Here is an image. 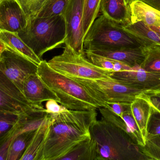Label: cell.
I'll list each match as a JSON object with an SVG mask.
<instances>
[{
    "label": "cell",
    "instance_id": "obj_1",
    "mask_svg": "<svg viewBox=\"0 0 160 160\" xmlns=\"http://www.w3.org/2000/svg\"><path fill=\"white\" fill-rule=\"evenodd\" d=\"M51 114L49 131L43 160H60L80 142L90 137V130L97 120L96 110H67Z\"/></svg>",
    "mask_w": 160,
    "mask_h": 160
},
{
    "label": "cell",
    "instance_id": "obj_2",
    "mask_svg": "<svg viewBox=\"0 0 160 160\" xmlns=\"http://www.w3.org/2000/svg\"><path fill=\"white\" fill-rule=\"evenodd\" d=\"M90 133L97 144L98 160H146L128 133L103 118L93 123Z\"/></svg>",
    "mask_w": 160,
    "mask_h": 160
},
{
    "label": "cell",
    "instance_id": "obj_3",
    "mask_svg": "<svg viewBox=\"0 0 160 160\" xmlns=\"http://www.w3.org/2000/svg\"><path fill=\"white\" fill-rule=\"evenodd\" d=\"M38 75L59 99V103L70 111H89L101 108L78 81L52 68L46 60L38 66Z\"/></svg>",
    "mask_w": 160,
    "mask_h": 160
},
{
    "label": "cell",
    "instance_id": "obj_4",
    "mask_svg": "<svg viewBox=\"0 0 160 160\" xmlns=\"http://www.w3.org/2000/svg\"><path fill=\"white\" fill-rule=\"evenodd\" d=\"M18 34L41 59L47 52L65 44L66 29L64 18L62 15L37 17L28 22Z\"/></svg>",
    "mask_w": 160,
    "mask_h": 160
},
{
    "label": "cell",
    "instance_id": "obj_5",
    "mask_svg": "<svg viewBox=\"0 0 160 160\" xmlns=\"http://www.w3.org/2000/svg\"><path fill=\"white\" fill-rule=\"evenodd\" d=\"M145 45L144 41L126 31L122 25L102 14L94 21L83 41L85 50L139 48Z\"/></svg>",
    "mask_w": 160,
    "mask_h": 160
},
{
    "label": "cell",
    "instance_id": "obj_6",
    "mask_svg": "<svg viewBox=\"0 0 160 160\" xmlns=\"http://www.w3.org/2000/svg\"><path fill=\"white\" fill-rule=\"evenodd\" d=\"M61 54L54 56L48 62L49 65L56 71L72 78L89 80L111 79L112 72L93 65L85 54L75 51L65 45Z\"/></svg>",
    "mask_w": 160,
    "mask_h": 160
},
{
    "label": "cell",
    "instance_id": "obj_7",
    "mask_svg": "<svg viewBox=\"0 0 160 160\" xmlns=\"http://www.w3.org/2000/svg\"><path fill=\"white\" fill-rule=\"evenodd\" d=\"M81 83L101 107L107 103L131 104L143 92L132 88L114 79L89 80L73 78Z\"/></svg>",
    "mask_w": 160,
    "mask_h": 160
},
{
    "label": "cell",
    "instance_id": "obj_8",
    "mask_svg": "<svg viewBox=\"0 0 160 160\" xmlns=\"http://www.w3.org/2000/svg\"><path fill=\"white\" fill-rule=\"evenodd\" d=\"M0 111L29 117L46 116L48 114L42 104H34L28 101L17 85L1 70Z\"/></svg>",
    "mask_w": 160,
    "mask_h": 160
},
{
    "label": "cell",
    "instance_id": "obj_9",
    "mask_svg": "<svg viewBox=\"0 0 160 160\" xmlns=\"http://www.w3.org/2000/svg\"><path fill=\"white\" fill-rule=\"evenodd\" d=\"M83 8L84 0H69L62 15L66 29L65 45L70 46L78 53L85 54L83 28Z\"/></svg>",
    "mask_w": 160,
    "mask_h": 160
},
{
    "label": "cell",
    "instance_id": "obj_10",
    "mask_svg": "<svg viewBox=\"0 0 160 160\" xmlns=\"http://www.w3.org/2000/svg\"><path fill=\"white\" fill-rule=\"evenodd\" d=\"M38 66L31 60L8 49L0 57V70L22 93L24 80L30 75L37 73Z\"/></svg>",
    "mask_w": 160,
    "mask_h": 160
},
{
    "label": "cell",
    "instance_id": "obj_11",
    "mask_svg": "<svg viewBox=\"0 0 160 160\" xmlns=\"http://www.w3.org/2000/svg\"><path fill=\"white\" fill-rule=\"evenodd\" d=\"M111 77L142 92H160V72L146 71L139 68L112 72Z\"/></svg>",
    "mask_w": 160,
    "mask_h": 160
},
{
    "label": "cell",
    "instance_id": "obj_12",
    "mask_svg": "<svg viewBox=\"0 0 160 160\" xmlns=\"http://www.w3.org/2000/svg\"><path fill=\"white\" fill-rule=\"evenodd\" d=\"M27 22L17 0H0V30L18 33L26 27Z\"/></svg>",
    "mask_w": 160,
    "mask_h": 160
},
{
    "label": "cell",
    "instance_id": "obj_13",
    "mask_svg": "<svg viewBox=\"0 0 160 160\" xmlns=\"http://www.w3.org/2000/svg\"><path fill=\"white\" fill-rule=\"evenodd\" d=\"M22 93L28 101L34 104L40 105L50 100H54L59 103L58 97L37 73L30 75L24 80Z\"/></svg>",
    "mask_w": 160,
    "mask_h": 160
},
{
    "label": "cell",
    "instance_id": "obj_14",
    "mask_svg": "<svg viewBox=\"0 0 160 160\" xmlns=\"http://www.w3.org/2000/svg\"><path fill=\"white\" fill-rule=\"evenodd\" d=\"M142 48L85 50L122 62L132 69H137L140 68L144 60Z\"/></svg>",
    "mask_w": 160,
    "mask_h": 160
},
{
    "label": "cell",
    "instance_id": "obj_15",
    "mask_svg": "<svg viewBox=\"0 0 160 160\" xmlns=\"http://www.w3.org/2000/svg\"><path fill=\"white\" fill-rule=\"evenodd\" d=\"M51 114L36 130L32 140L20 160H43V151L49 131Z\"/></svg>",
    "mask_w": 160,
    "mask_h": 160
},
{
    "label": "cell",
    "instance_id": "obj_16",
    "mask_svg": "<svg viewBox=\"0 0 160 160\" xmlns=\"http://www.w3.org/2000/svg\"><path fill=\"white\" fill-rule=\"evenodd\" d=\"M100 12L121 25L131 23L129 5L127 4L125 0H101Z\"/></svg>",
    "mask_w": 160,
    "mask_h": 160
},
{
    "label": "cell",
    "instance_id": "obj_17",
    "mask_svg": "<svg viewBox=\"0 0 160 160\" xmlns=\"http://www.w3.org/2000/svg\"><path fill=\"white\" fill-rule=\"evenodd\" d=\"M131 23L142 21L148 26H160V11L139 0L129 4Z\"/></svg>",
    "mask_w": 160,
    "mask_h": 160
},
{
    "label": "cell",
    "instance_id": "obj_18",
    "mask_svg": "<svg viewBox=\"0 0 160 160\" xmlns=\"http://www.w3.org/2000/svg\"><path fill=\"white\" fill-rule=\"evenodd\" d=\"M0 40L6 45L7 49L22 55L38 65L42 61L19 36L18 33L0 30Z\"/></svg>",
    "mask_w": 160,
    "mask_h": 160
},
{
    "label": "cell",
    "instance_id": "obj_19",
    "mask_svg": "<svg viewBox=\"0 0 160 160\" xmlns=\"http://www.w3.org/2000/svg\"><path fill=\"white\" fill-rule=\"evenodd\" d=\"M98 160L96 142L88 138L80 142L60 160Z\"/></svg>",
    "mask_w": 160,
    "mask_h": 160
},
{
    "label": "cell",
    "instance_id": "obj_20",
    "mask_svg": "<svg viewBox=\"0 0 160 160\" xmlns=\"http://www.w3.org/2000/svg\"><path fill=\"white\" fill-rule=\"evenodd\" d=\"M131 108L142 136L146 142L147 128L151 112V105L145 99L138 96L131 104Z\"/></svg>",
    "mask_w": 160,
    "mask_h": 160
},
{
    "label": "cell",
    "instance_id": "obj_21",
    "mask_svg": "<svg viewBox=\"0 0 160 160\" xmlns=\"http://www.w3.org/2000/svg\"><path fill=\"white\" fill-rule=\"evenodd\" d=\"M122 26L126 31L144 41L146 45L153 43L160 44V34L142 22L130 23Z\"/></svg>",
    "mask_w": 160,
    "mask_h": 160
},
{
    "label": "cell",
    "instance_id": "obj_22",
    "mask_svg": "<svg viewBox=\"0 0 160 160\" xmlns=\"http://www.w3.org/2000/svg\"><path fill=\"white\" fill-rule=\"evenodd\" d=\"M40 117H29L18 114L0 111V142L6 138L16 126L22 122L36 119Z\"/></svg>",
    "mask_w": 160,
    "mask_h": 160
},
{
    "label": "cell",
    "instance_id": "obj_23",
    "mask_svg": "<svg viewBox=\"0 0 160 160\" xmlns=\"http://www.w3.org/2000/svg\"><path fill=\"white\" fill-rule=\"evenodd\" d=\"M85 54L88 61L98 67L111 72H119L131 70L132 68L126 64L109 57L85 50Z\"/></svg>",
    "mask_w": 160,
    "mask_h": 160
},
{
    "label": "cell",
    "instance_id": "obj_24",
    "mask_svg": "<svg viewBox=\"0 0 160 160\" xmlns=\"http://www.w3.org/2000/svg\"><path fill=\"white\" fill-rule=\"evenodd\" d=\"M35 131L19 133L18 131L9 147L7 160L20 159L29 145Z\"/></svg>",
    "mask_w": 160,
    "mask_h": 160
},
{
    "label": "cell",
    "instance_id": "obj_25",
    "mask_svg": "<svg viewBox=\"0 0 160 160\" xmlns=\"http://www.w3.org/2000/svg\"><path fill=\"white\" fill-rule=\"evenodd\" d=\"M142 49L145 58L140 68L150 72H160V44L151 43Z\"/></svg>",
    "mask_w": 160,
    "mask_h": 160
},
{
    "label": "cell",
    "instance_id": "obj_26",
    "mask_svg": "<svg viewBox=\"0 0 160 160\" xmlns=\"http://www.w3.org/2000/svg\"><path fill=\"white\" fill-rule=\"evenodd\" d=\"M101 0H84L83 28L84 38L94 21L98 17Z\"/></svg>",
    "mask_w": 160,
    "mask_h": 160
},
{
    "label": "cell",
    "instance_id": "obj_27",
    "mask_svg": "<svg viewBox=\"0 0 160 160\" xmlns=\"http://www.w3.org/2000/svg\"><path fill=\"white\" fill-rule=\"evenodd\" d=\"M48 0H17L23 10L27 23L38 17Z\"/></svg>",
    "mask_w": 160,
    "mask_h": 160
},
{
    "label": "cell",
    "instance_id": "obj_28",
    "mask_svg": "<svg viewBox=\"0 0 160 160\" xmlns=\"http://www.w3.org/2000/svg\"><path fill=\"white\" fill-rule=\"evenodd\" d=\"M120 117L126 122L130 131L132 138L140 147L144 146L146 142L144 140L140 129L132 112L131 108L124 112Z\"/></svg>",
    "mask_w": 160,
    "mask_h": 160
},
{
    "label": "cell",
    "instance_id": "obj_29",
    "mask_svg": "<svg viewBox=\"0 0 160 160\" xmlns=\"http://www.w3.org/2000/svg\"><path fill=\"white\" fill-rule=\"evenodd\" d=\"M69 1L48 0L38 17H49L62 15Z\"/></svg>",
    "mask_w": 160,
    "mask_h": 160
},
{
    "label": "cell",
    "instance_id": "obj_30",
    "mask_svg": "<svg viewBox=\"0 0 160 160\" xmlns=\"http://www.w3.org/2000/svg\"><path fill=\"white\" fill-rule=\"evenodd\" d=\"M141 150L146 160H160V135L147 140Z\"/></svg>",
    "mask_w": 160,
    "mask_h": 160
},
{
    "label": "cell",
    "instance_id": "obj_31",
    "mask_svg": "<svg viewBox=\"0 0 160 160\" xmlns=\"http://www.w3.org/2000/svg\"><path fill=\"white\" fill-rule=\"evenodd\" d=\"M159 135H160V111L151 106L147 128L146 141Z\"/></svg>",
    "mask_w": 160,
    "mask_h": 160
},
{
    "label": "cell",
    "instance_id": "obj_32",
    "mask_svg": "<svg viewBox=\"0 0 160 160\" xmlns=\"http://www.w3.org/2000/svg\"><path fill=\"white\" fill-rule=\"evenodd\" d=\"M139 96L145 99L148 103L160 111V92H144Z\"/></svg>",
    "mask_w": 160,
    "mask_h": 160
},
{
    "label": "cell",
    "instance_id": "obj_33",
    "mask_svg": "<svg viewBox=\"0 0 160 160\" xmlns=\"http://www.w3.org/2000/svg\"><path fill=\"white\" fill-rule=\"evenodd\" d=\"M59 102L54 100L47 101L46 103V110L47 112L51 114H56L67 110L62 105H59Z\"/></svg>",
    "mask_w": 160,
    "mask_h": 160
},
{
    "label": "cell",
    "instance_id": "obj_34",
    "mask_svg": "<svg viewBox=\"0 0 160 160\" xmlns=\"http://www.w3.org/2000/svg\"><path fill=\"white\" fill-rule=\"evenodd\" d=\"M105 108L120 116L124 112L130 109L131 104L121 103H107Z\"/></svg>",
    "mask_w": 160,
    "mask_h": 160
},
{
    "label": "cell",
    "instance_id": "obj_35",
    "mask_svg": "<svg viewBox=\"0 0 160 160\" xmlns=\"http://www.w3.org/2000/svg\"><path fill=\"white\" fill-rule=\"evenodd\" d=\"M160 11V0H139Z\"/></svg>",
    "mask_w": 160,
    "mask_h": 160
},
{
    "label": "cell",
    "instance_id": "obj_36",
    "mask_svg": "<svg viewBox=\"0 0 160 160\" xmlns=\"http://www.w3.org/2000/svg\"><path fill=\"white\" fill-rule=\"evenodd\" d=\"M6 49L7 47L6 45L0 40V57H1V54Z\"/></svg>",
    "mask_w": 160,
    "mask_h": 160
},
{
    "label": "cell",
    "instance_id": "obj_37",
    "mask_svg": "<svg viewBox=\"0 0 160 160\" xmlns=\"http://www.w3.org/2000/svg\"><path fill=\"white\" fill-rule=\"evenodd\" d=\"M150 27V26H149ZM151 29L154 30V31H156V32H158V34H160V26H158V27H154V26H151L150 27Z\"/></svg>",
    "mask_w": 160,
    "mask_h": 160
},
{
    "label": "cell",
    "instance_id": "obj_38",
    "mask_svg": "<svg viewBox=\"0 0 160 160\" xmlns=\"http://www.w3.org/2000/svg\"><path fill=\"white\" fill-rule=\"evenodd\" d=\"M126 1V3H127V4L129 5L132 1H134V0H125Z\"/></svg>",
    "mask_w": 160,
    "mask_h": 160
}]
</instances>
